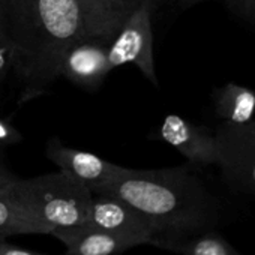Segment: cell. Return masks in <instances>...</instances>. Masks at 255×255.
I'll use <instances>...</instances> for the list:
<instances>
[{
  "instance_id": "cell-1",
  "label": "cell",
  "mask_w": 255,
  "mask_h": 255,
  "mask_svg": "<svg viewBox=\"0 0 255 255\" xmlns=\"http://www.w3.org/2000/svg\"><path fill=\"white\" fill-rule=\"evenodd\" d=\"M93 194L119 197L140 210L158 234L155 242L213 231L219 221L215 197L188 167L129 168L125 176Z\"/></svg>"
},
{
  "instance_id": "cell-2",
  "label": "cell",
  "mask_w": 255,
  "mask_h": 255,
  "mask_svg": "<svg viewBox=\"0 0 255 255\" xmlns=\"http://www.w3.org/2000/svg\"><path fill=\"white\" fill-rule=\"evenodd\" d=\"M6 33L15 62L33 81L59 77L68 48L87 38L77 0H6Z\"/></svg>"
},
{
  "instance_id": "cell-3",
  "label": "cell",
  "mask_w": 255,
  "mask_h": 255,
  "mask_svg": "<svg viewBox=\"0 0 255 255\" xmlns=\"http://www.w3.org/2000/svg\"><path fill=\"white\" fill-rule=\"evenodd\" d=\"M24 206L50 234L56 228L75 227L84 222L93 192L63 171L17 179L6 191Z\"/></svg>"
},
{
  "instance_id": "cell-4",
  "label": "cell",
  "mask_w": 255,
  "mask_h": 255,
  "mask_svg": "<svg viewBox=\"0 0 255 255\" xmlns=\"http://www.w3.org/2000/svg\"><path fill=\"white\" fill-rule=\"evenodd\" d=\"M152 0H146L128 18L119 33L107 47L110 69L132 63L141 74L158 86V75L153 59V33H152Z\"/></svg>"
},
{
  "instance_id": "cell-5",
  "label": "cell",
  "mask_w": 255,
  "mask_h": 255,
  "mask_svg": "<svg viewBox=\"0 0 255 255\" xmlns=\"http://www.w3.org/2000/svg\"><path fill=\"white\" fill-rule=\"evenodd\" d=\"M215 134L222 177L234 189L255 197V122L222 125Z\"/></svg>"
},
{
  "instance_id": "cell-6",
  "label": "cell",
  "mask_w": 255,
  "mask_h": 255,
  "mask_svg": "<svg viewBox=\"0 0 255 255\" xmlns=\"http://www.w3.org/2000/svg\"><path fill=\"white\" fill-rule=\"evenodd\" d=\"M83 228L102 230L152 245L158 234L150 221L134 206L110 194H93Z\"/></svg>"
},
{
  "instance_id": "cell-7",
  "label": "cell",
  "mask_w": 255,
  "mask_h": 255,
  "mask_svg": "<svg viewBox=\"0 0 255 255\" xmlns=\"http://www.w3.org/2000/svg\"><path fill=\"white\" fill-rule=\"evenodd\" d=\"M47 158L56 164L59 171H63L77 182L83 183L92 192H98L107 185L116 182L129 170L108 162L98 155L63 146L57 140H51L48 143Z\"/></svg>"
},
{
  "instance_id": "cell-8",
  "label": "cell",
  "mask_w": 255,
  "mask_h": 255,
  "mask_svg": "<svg viewBox=\"0 0 255 255\" xmlns=\"http://www.w3.org/2000/svg\"><path fill=\"white\" fill-rule=\"evenodd\" d=\"M161 137L195 165H218L219 162L216 134L180 116L170 114L164 119Z\"/></svg>"
},
{
  "instance_id": "cell-9",
  "label": "cell",
  "mask_w": 255,
  "mask_h": 255,
  "mask_svg": "<svg viewBox=\"0 0 255 255\" xmlns=\"http://www.w3.org/2000/svg\"><path fill=\"white\" fill-rule=\"evenodd\" d=\"M110 71L104 42L84 38L68 48L62 59L59 74L86 89H93L101 84Z\"/></svg>"
},
{
  "instance_id": "cell-10",
  "label": "cell",
  "mask_w": 255,
  "mask_h": 255,
  "mask_svg": "<svg viewBox=\"0 0 255 255\" xmlns=\"http://www.w3.org/2000/svg\"><path fill=\"white\" fill-rule=\"evenodd\" d=\"M86 36L101 42L113 41L123 23L146 0H77Z\"/></svg>"
},
{
  "instance_id": "cell-11",
  "label": "cell",
  "mask_w": 255,
  "mask_h": 255,
  "mask_svg": "<svg viewBox=\"0 0 255 255\" xmlns=\"http://www.w3.org/2000/svg\"><path fill=\"white\" fill-rule=\"evenodd\" d=\"M50 236H54L66 246L63 255H117L143 245L132 237L102 230L83 228L80 225L56 228Z\"/></svg>"
},
{
  "instance_id": "cell-12",
  "label": "cell",
  "mask_w": 255,
  "mask_h": 255,
  "mask_svg": "<svg viewBox=\"0 0 255 255\" xmlns=\"http://www.w3.org/2000/svg\"><path fill=\"white\" fill-rule=\"evenodd\" d=\"M213 104L215 113L222 120V125L239 126L254 120L255 92L245 86L227 83L216 90Z\"/></svg>"
},
{
  "instance_id": "cell-13",
  "label": "cell",
  "mask_w": 255,
  "mask_h": 255,
  "mask_svg": "<svg viewBox=\"0 0 255 255\" xmlns=\"http://www.w3.org/2000/svg\"><path fill=\"white\" fill-rule=\"evenodd\" d=\"M153 246L180 255H240L236 248H233L224 237L213 231L186 237L161 239L155 242Z\"/></svg>"
},
{
  "instance_id": "cell-14",
  "label": "cell",
  "mask_w": 255,
  "mask_h": 255,
  "mask_svg": "<svg viewBox=\"0 0 255 255\" xmlns=\"http://www.w3.org/2000/svg\"><path fill=\"white\" fill-rule=\"evenodd\" d=\"M21 234H50V230L8 192L0 194V239Z\"/></svg>"
},
{
  "instance_id": "cell-15",
  "label": "cell",
  "mask_w": 255,
  "mask_h": 255,
  "mask_svg": "<svg viewBox=\"0 0 255 255\" xmlns=\"http://www.w3.org/2000/svg\"><path fill=\"white\" fill-rule=\"evenodd\" d=\"M20 140H21V135L14 128V125H11L9 122L3 119H0V152H3L9 146H14Z\"/></svg>"
},
{
  "instance_id": "cell-16",
  "label": "cell",
  "mask_w": 255,
  "mask_h": 255,
  "mask_svg": "<svg viewBox=\"0 0 255 255\" xmlns=\"http://www.w3.org/2000/svg\"><path fill=\"white\" fill-rule=\"evenodd\" d=\"M15 62V48L8 38H0V78H2L11 63Z\"/></svg>"
},
{
  "instance_id": "cell-17",
  "label": "cell",
  "mask_w": 255,
  "mask_h": 255,
  "mask_svg": "<svg viewBox=\"0 0 255 255\" xmlns=\"http://www.w3.org/2000/svg\"><path fill=\"white\" fill-rule=\"evenodd\" d=\"M18 177L9 170L3 159V152H0V194H3L8 191V188L17 180Z\"/></svg>"
},
{
  "instance_id": "cell-18",
  "label": "cell",
  "mask_w": 255,
  "mask_h": 255,
  "mask_svg": "<svg viewBox=\"0 0 255 255\" xmlns=\"http://www.w3.org/2000/svg\"><path fill=\"white\" fill-rule=\"evenodd\" d=\"M228 3L245 18L255 21V0H228Z\"/></svg>"
},
{
  "instance_id": "cell-19",
  "label": "cell",
  "mask_w": 255,
  "mask_h": 255,
  "mask_svg": "<svg viewBox=\"0 0 255 255\" xmlns=\"http://www.w3.org/2000/svg\"><path fill=\"white\" fill-rule=\"evenodd\" d=\"M0 255H45V254L20 248L6 242V239H0Z\"/></svg>"
},
{
  "instance_id": "cell-20",
  "label": "cell",
  "mask_w": 255,
  "mask_h": 255,
  "mask_svg": "<svg viewBox=\"0 0 255 255\" xmlns=\"http://www.w3.org/2000/svg\"><path fill=\"white\" fill-rule=\"evenodd\" d=\"M0 38H8V33H6V0H0Z\"/></svg>"
},
{
  "instance_id": "cell-21",
  "label": "cell",
  "mask_w": 255,
  "mask_h": 255,
  "mask_svg": "<svg viewBox=\"0 0 255 255\" xmlns=\"http://www.w3.org/2000/svg\"><path fill=\"white\" fill-rule=\"evenodd\" d=\"M201 2H204V0H180V3L183 5V6H192V5H197V3H201Z\"/></svg>"
}]
</instances>
